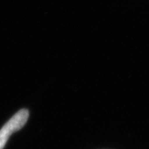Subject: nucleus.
I'll return each mask as SVG.
<instances>
[{
  "label": "nucleus",
  "mask_w": 149,
  "mask_h": 149,
  "mask_svg": "<svg viewBox=\"0 0 149 149\" xmlns=\"http://www.w3.org/2000/svg\"><path fill=\"white\" fill-rule=\"evenodd\" d=\"M29 113L27 109H22L15 113L0 129V149H3L12 133L20 130L27 123Z\"/></svg>",
  "instance_id": "nucleus-1"
}]
</instances>
